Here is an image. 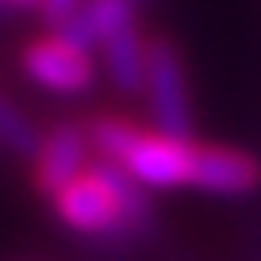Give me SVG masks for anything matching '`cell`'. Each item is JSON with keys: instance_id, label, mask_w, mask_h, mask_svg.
Segmentation results:
<instances>
[{"instance_id": "cell-1", "label": "cell", "mask_w": 261, "mask_h": 261, "mask_svg": "<svg viewBox=\"0 0 261 261\" xmlns=\"http://www.w3.org/2000/svg\"><path fill=\"white\" fill-rule=\"evenodd\" d=\"M50 212L65 230L92 238V242H115V246L142 238L158 223L154 196L104 158H92L50 200Z\"/></svg>"}, {"instance_id": "cell-2", "label": "cell", "mask_w": 261, "mask_h": 261, "mask_svg": "<svg viewBox=\"0 0 261 261\" xmlns=\"http://www.w3.org/2000/svg\"><path fill=\"white\" fill-rule=\"evenodd\" d=\"M92 154L123 169L130 180H139L146 192H177L192 188L200 139L158 130L146 119H130L123 112H92L85 115Z\"/></svg>"}, {"instance_id": "cell-3", "label": "cell", "mask_w": 261, "mask_h": 261, "mask_svg": "<svg viewBox=\"0 0 261 261\" xmlns=\"http://www.w3.org/2000/svg\"><path fill=\"white\" fill-rule=\"evenodd\" d=\"M142 104L146 123L169 135H196V104L188 81V58L169 31H150L146 42V77H142Z\"/></svg>"}, {"instance_id": "cell-4", "label": "cell", "mask_w": 261, "mask_h": 261, "mask_svg": "<svg viewBox=\"0 0 261 261\" xmlns=\"http://www.w3.org/2000/svg\"><path fill=\"white\" fill-rule=\"evenodd\" d=\"M19 73L54 96H89L100 81V62L96 50L81 46L58 27H46L19 46Z\"/></svg>"}, {"instance_id": "cell-5", "label": "cell", "mask_w": 261, "mask_h": 261, "mask_svg": "<svg viewBox=\"0 0 261 261\" xmlns=\"http://www.w3.org/2000/svg\"><path fill=\"white\" fill-rule=\"evenodd\" d=\"M92 158L96 154H92L85 123L81 119H62L50 130H42L39 150H35V158L27 162V180H31V188L50 204Z\"/></svg>"}, {"instance_id": "cell-6", "label": "cell", "mask_w": 261, "mask_h": 261, "mask_svg": "<svg viewBox=\"0 0 261 261\" xmlns=\"http://www.w3.org/2000/svg\"><path fill=\"white\" fill-rule=\"evenodd\" d=\"M196 192L223 196V200H242L261 188V158L253 150L230 146V142H204L196 154Z\"/></svg>"}, {"instance_id": "cell-7", "label": "cell", "mask_w": 261, "mask_h": 261, "mask_svg": "<svg viewBox=\"0 0 261 261\" xmlns=\"http://www.w3.org/2000/svg\"><path fill=\"white\" fill-rule=\"evenodd\" d=\"M146 42H150V31L142 23H130V27H123L119 35H112V39L96 50L100 77H104L119 96H142Z\"/></svg>"}, {"instance_id": "cell-8", "label": "cell", "mask_w": 261, "mask_h": 261, "mask_svg": "<svg viewBox=\"0 0 261 261\" xmlns=\"http://www.w3.org/2000/svg\"><path fill=\"white\" fill-rule=\"evenodd\" d=\"M146 4L150 0H81L77 12L65 19L58 31H65L69 39H77L89 50H100L112 35H119L123 27H130V23H139Z\"/></svg>"}, {"instance_id": "cell-9", "label": "cell", "mask_w": 261, "mask_h": 261, "mask_svg": "<svg viewBox=\"0 0 261 261\" xmlns=\"http://www.w3.org/2000/svg\"><path fill=\"white\" fill-rule=\"evenodd\" d=\"M39 142H42L39 123L0 89V150L12 154V158H19V162L27 165L35 158V150H39Z\"/></svg>"}, {"instance_id": "cell-10", "label": "cell", "mask_w": 261, "mask_h": 261, "mask_svg": "<svg viewBox=\"0 0 261 261\" xmlns=\"http://www.w3.org/2000/svg\"><path fill=\"white\" fill-rule=\"evenodd\" d=\"M77 4H81V0H42V4H39V16L46 19V27H62L65 19L77 12Z\"/></svg>"}, {"instance_id": "cell-11", "label": "cell", "mask_w": 261, "mask_h": 261, "mask_svg": "<svg viewBox=\"0 0 261 261\" xmlns=\"http://www.w3.org/2000/svg\"><path fill=\"white\" fill-rule=\"evenodd\" d=\"M39 4L42 0H12V8H19V12H39Z\"/></svg>"}, {"instance_id": "cell-12", "label": "cell", "mask_w": 261, "mask_h": 261, "mask_svg": "<svg viewBox=\"0 0 261 261\" xmlns=\"http://www.w3.org/2000/svg\"><path fill=\"white\" fill-rule=\"evenodd\" d=\"M4 12H12V0H0V16H4Z\"/></svg>"}, {"instance_id": "cell-13", "label": "cell", "mask_w": 261, "mask_h": 261, "mask_svg": "<svg viewBox=\"0 0 261 261\" xmlns=\"http://www.w3.org/2000/svg\"><path fill=\"white\" fill-rule=\"evenodd\" d=\"M0 154H4V150H0Z\"/></svg>"}]
</instances>
